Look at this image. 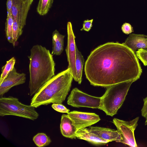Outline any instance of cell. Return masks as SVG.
<instances>
[{
	"mask_svg": "<svg viewBox=\"0 0 147 147\" xmlns=\"http://www.w3.org/2000/svg\"><path fill=\"white\" fill-rule=\"evenodd\" d=\"M144 104L141 109L142 116L146 119L145 125L147 126V96L143 99Z\"/></svg>",
	"mask_w": 147,
	"mask_h": 147,
	"instance_id": "cell-25",
	"label": "cell"
},
{
	"mask_svg": "<svg viewBox=\"0 0 147 147\" xmlns=\"http://www.w3.org/2000/svg\"><path fill=\"white\" fill-rule=\"evenodd\" d=\"M13 0H7L6 3L7 13L10 15L11 14V8L12 5Z\"/></svg>",
	"mask_w": 147,
	"mask_h": 147,
	"instance_id": "cell-27",
	"label": "cell"
},
{
	"mask_svg": "<svg viewBox=\"0 0 147 147\" xmlns=\"http://www.w3.org/2000/svg\"><path fill=\"white\" fill-rule=\"evenodd\" d=\"M26 80V74L17 72L14 67L0 84V95L2 96L12 87L24 83Z\"/></svg>",
	"mask_w": 147,
	"mask_h": 147,
	"instance_id": "cell-11",
	"label": "cell"
},
{
	"mask_svg": "<svg viewBox=\"0 0 147 147\" xmlns=\"http://www.w3.org/2000/svg\"><path fill=\"white\" fill-rule=\"evenodd\" d=\"M86 78L94 86L107 87L138 79L142 73L136 55L118 42H108L92 51L84 65Z\"/></svg>",
	"mask_w": 147,
	"mask_h": 147,
	"instance_id": "cell-1",
	"label": "cell"
},
{
	"mask_svg": "<svg viewBox=\"0 0 147 147\" xmlns=\"http://www.w3.org/2000/svg\"><path fill=\"white\" fill-rule=\"evenodd\" d=\"M139 117H137L129 121L114 118L113 122L116 127L121 138L117 142L132 147L137 146L134 131L138 125Z\"/></svg>",
	"mask_w": 147,
	"mask_h": 147,
	"instance_id": "cell-6",
	"label": "cell"
},
{
	"mask_svg": "<svg viewBox=\"0 0 147 147\" xmlns=\"http://www.w3.org/2000/svg\"><path fill=\"white\" fill-rule=\"evenodd\" d=\"M30 0V1L31 3H32L33 0Z\"/></svg>",
	"mask_w": 147,
	"mask_h": 147,
	"instance_id": "cell-28",
	"label": "cell"
},
{
	"mask_svg": "<svg viewBox=\"0 0 147 147\" xmlns=\"http://www.w3.org/2000/svg\"></svg>",
	"mask_w": 147,
	"mask_h": 147,
	"instance_id": "cell-29",
	"label": "cell"
},
{
	"mask_svg": "<svg viewBox=\"0 0 147 147\" xmlns=\"http://www.w3.org/2000/svg\"><path fill=\"white\" fill-rule=\"evenodd\" d=\"M122 43L131 49L135 53L140 49L147 50V36L131 34L124 42Z\"/></svg>",
	"mask_w": 147,
	"mask_h": 147,
	"instance_id": "cell-12",
	"label": "cell"
},
{
	"mask_svg": "<svg viewBox=\"0 0 147 147\" xmlns=\"http://www.w3.org/2000/svg\"><path fill=\"white\" fill-rule=\"evenodd\" d=\"M76 135L77 138L85 140L96 145L105 144L109 142L90 132L89 129L86 128L77 130Z\"/></svg>",
	"mask_w": 147,
	"mask_h": 147,
	"instance_id": "cell-14",
	"label": "cell"
},
{
	"mask_svg": "<svg viewBox=\"0 0 147 147\" xmlns=\"http://www.w3.org/2000/svg\"><path fill=\"white\" fill-rule=\"evenodd\" d=\"M67 115L77 130L90 127L100 120L99 116L94 113L73 111Z\"/></svg>",
	"mask_w": 147,
	"mask_h": 147,
	"instance_id": "cell-8",
	"label": "cell"
},
{
	"mask_svg": "<svg viewBox=\"0 0 147 147\" xmlns=\"http://www.w3.org/2000/svg\"><path fill=\"white\" fill-rule=\"evenodd\" d=\"M136 54L138 58L139 59L144 65H147V50L142 49H139Z\"/></svg>",
	"mask_w": 147,
	"mask_h": 147,
	"instance_id": "cell-22",
	"label": "cell"
},
{
	"mask_svg": "<svg viewBox=\"0 0 147 147\" xmlns=\"http://www.w3.org/2000/svg\"><path fill=\"white\" fill-rule=\"evenodd\" d=\"M67 45L65 49L69 68L71 69L73 78L78 82L77 71L76 68V47L75 36L74 34L72 24L68 22L67 25Z\"/></svg>",
	"mask_w": 147,
	"mask_h": 147,
	"instance_id": "cell-9",
	"label": "cell"
},
{
	"mask_svg": "<svg viewBox=\"0 0 147 147\" xmlns=\"http://www.w3.org/2000/svg\"><path fill=\"white\" fill-rule=\"evenodd\" d=\"M32 3L30 0H13L11 8L12 16L17 21L21 30L26 25L28 11Z\"/></svg>",
	"mask_w": 147,
	"mask_h": 147,
	"instance_id": "cell-10",
	"label": "cell"
},
{
	"mask_svg": "<svg viewBox=\"0 0 147 147\" xmlns=\"http://www.w3.org/2000/svg\"><path fill=\"white\" fill-rule=\"evenodd\" d=\"M93 20H87L83 22V28L80 30H84L86 31H89L91 29L92 26V23Z\"/></svg>",
	"mask_w": 147,
	"mask_h": 147,
	"instance_id": "cell-26",
	"label": "cell"
},
{
	"mask_svg": "<svg viewBox=\"0 0 147 147\" xmlns=\"http://www.w3.org/2000/svg\"><path fill=\"white\" fill-rule=\"evenodd\" d=\"M13 22V19L12 15L7 13L5 23V31L7 40L12 44L13 42L12 26Z\"/></svg>",
	"mask_w": 147,
	"mask_h": 147,
	"instance_id": "cell-20",
	"label": "cell"
},
{
	"mask_svg": "<svg viewBox=\"0 0 147 147\" xmlns=\"http://www.w3.org/2000/svg\"><path fill=\"white\" fill-rule=\"evenodd\" d=\"M84 62V59L83 56L76 47V68L78 79V82L79 84H81L82 80V73Z\"/></svg>",
	"mask_w": 147,
	"mask_h": 147,
	"instance_id": "cell-17",
	"label": "cell"
},
{
	"mask_svg": "<svg viewBox=\"0 0 147 147\" xmlns=\"http://www.w3.org/2000/svg\"><path fill=\"white\" fill-rule=\"evenodd\" d=\"M136 81H127L106 87L105 93L101 97L99 109L107 115L113 117L116 114L122 105L131 84Z\"/></svg>",
	"mask_w": 147,
	"mask_h": 147,
	"instance_id": "cell-4",
	"label": "cell"
},
{
	"mask_svg": "<svg viewBox=\"0 0 147 147\" xmlns=\"http://www.w3.org/2000/svg\"><path fill=\"white\" fill-rule=\"evenodd\" d=\"M33 140L36 146L43 147L49 145L51 142L50 138L44 133H38L35 136Z\"/></svg>",
	"mask_w": 147,
	"mask_h": 147,
	"instance_id": "cell-18",
	"label": "cell"
},
{
	"mask_svg": "<svg viewBox=\"0 0 147 147\" xmlns=\"http://www.w3.org/2000/svg\"><path fill=\"white\" fill-rule=\"evenodd\" d=\"M88 129L90 132L109 142L113 141L117 142L121 139L117 130L99 127L91 126Z\"/></svg>",
	"mask_w": 147,
	"mask_h": 147,
	"instance_id": "cell-13",
	"label": "cell"
},
{
	"mask_svg": "<svg viewBox=\"0 0 147 147\" xmlns=\"http://www.w3.org/2000/svg\"><path fill=\"white\" fill-rule=\"evenodd\" d=\"M101 97L89 95L81 91L77 88H73L67 98L68 105L73 107H86L99 109Z\"/></svg>",
	"mask_w": 147,
	"mask_h": 147,
	"instance_id": "cell-7",
	"label": "cell"
},
{
	"mask_svg": "<svg viewBox=\"0 0 147 147\" xmlns=\"http://www.w3.org/2000/svg\"><path fill=\"white\" fill-rule=\"evenodd\" d=\"M60 128L62 135L67 138L76 139L77 130L67 115L63 114L61 117Z\"/></svg>",
	"mask_w": 147,
	"mask_h": 147,
	"instance_id": "cell-15",
	"label": "cell"
},
{
	"mask_svg": "<svg viewBox=\"0 0 147 147\" xmlns=\"http://www.w3.org/2000/svg\"><path fill=\"white\" fill-rule=\"evenodd\" d=\"M53 0H39L37 8L38 13L41 16L46 14L51 7Z\"/></svg>",
	"mask_w": 147,
	"mask_h": 147,
	"instance_id": "cell-19",
	"label": "cell"
},
{
	"mask_svg": "<svg viewBox=\"0 0 147 147\" xmlns=\"http://www.w3.org/2000/svg\"><path fill=\"white\" fill-rule=\"evenodd\" d=\"M51 106L55 111L60 113L67 114L69 112V109L61 103H53Z\"/></svg>",
	"mask_w": 147,
	"mask_h": 147,
	"instance_id": "cell-23",
	"label": "cell"
},
{
	"mask_svg": "<svg viewBox=\"0 0 147 147\" xmlns=\"http://www.w3.org/2000/svg\"><path fill=\"white\" fill-rule=\"evenodd\" d=\"M65 36L61 34L57 30L52 34L53 47L51 54L59 55L63 50L64 38Z\"/></svg>",
	"mask_w": 147,
	"mask_h": 147,
	"instance_id": "cell-16",
	"label": "cell"
},
{
	"mask_svg": "<svg viewBox=\"0 0 147 147\" xmlns=\"http://www.w3.org/2000/svg\"><path fill=\"white\" fill-rule=\"evenodd\" d=\"M73 79L71 69L69 67L55 75L34 94L30 105L37 108L51 103L61 104L70 89Z\"/></svg>",
	"mask_w": 147,
	"mask_h": 147,
	"instance_id": "cell-3",
	"label": "cell"
},
{
	"mask_svg": "<svg viewBox=\"0 0 147 147\" xmlns=\"http://www.w3.org/2000/svg\"><path fill=\"white\" fill-rule=\"evenodd\" d=\"M35 107L24 104L16 97L1 96L0 116L14 115L32 120L37 119L39 115Z\"/></svg>",
	"mask_w": 147,
	"mask_h": 147,
	"instance_id": "cell-5",
	"label": "cell"
},
{
	"mask_svg": "<svg viewBox=\"0 0 147 147\" xmlns=\"http://www.w3.org/2000/svg\"><path fill=\"white\" fill-rule=\"evenodd\" d=\"M16 59L13 57L9 60L7 61L6 64L2 68V73L0 79V84L2 83L4 79L6 77L9 72L14 67Z\"/></svg>",
	"mask_w": 147,
	"mask_h": 147,
	"instance_id": "cell-21",
	"label": "cell"
},
{
	"mask_svg": "<svg viewBox=\"0 0 147 147\" xmlns=\"http://www.w3.org/2000/svg\"><path fill=\"white\" fill-rule=\"evenodd\" d=\"M30 52L28 57L30 60L29 88L32 96L55 75V64L53 55L45 47L35 45Z\"/></svg>",
	"mask_w": 147,
	"mask_h": 147,
	"instance_id": "cell-2",
	"label": "cell"
},
{
	"mask_svg": "<svg viewBox=\"0 0 147 147\" xmlns=\"http://www.w3.org/2000/svg\"><path fill=\"white\" fill-rule=\"evenodd\" d=\"M121 28L123 33L127 34H130L134 31L133 27L130 24L127 23H124Z\"/></svg>",
	"mask_w": 147,
	"mask_h": 147,
	"instance_id": "cell-24",
	"label": "cell"
}]
</instances>
